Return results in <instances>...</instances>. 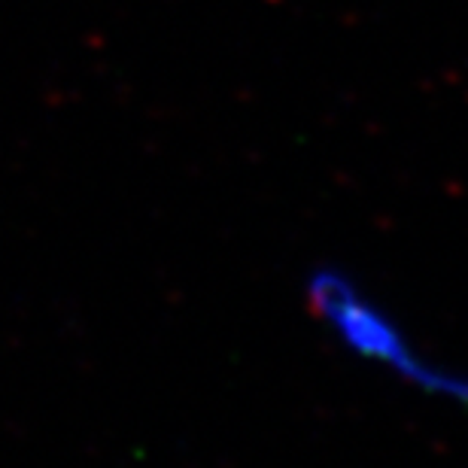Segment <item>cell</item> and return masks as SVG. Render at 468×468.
I'll return each instance as SVG.
<instances>
[{"label":"cell","mask_w":468,"mask_h":468,"mask_svg":"<svg viewBox=\"0 0 468 468\" xmlns=\"http://www.w3.org/2000/svg\"><path fill=\"white\" fill-rule=\"evenodd\" d=\"M302 295L307 316L341 353L420 399L468 414V368L429 350L362 277L341 265H316Z\"/></svg>","instance_id":"1"}]
</instances>
